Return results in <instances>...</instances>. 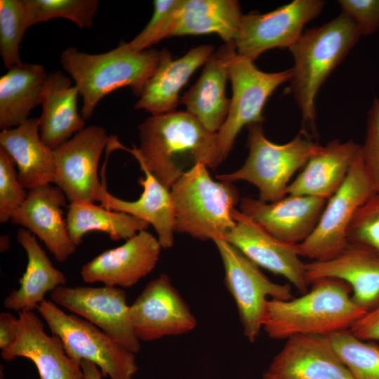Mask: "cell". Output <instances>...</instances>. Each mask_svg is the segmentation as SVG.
Wrapping results in <instances>:
<instances>
[{
  "label": "cell",
  "mask_w": 379,
  "mask_h": 379,
  "mask_svg": "<svg viewBox=\"0 0 379 379\" xmlns=\"http://www.w3.org/2000/svg\"><path fill=\"white\" fill-rule=\"evenodd\" d=\"M235 53L234 43L225 44L213 52L196 83L180 98L186 111L213 133L219 131L228 114L230 99L225 87L230 62Z\"/></svg>",
  "instance_id": "obj_23"
},
{
  "label": "cell",
  "mask_w": 379,
  "mask_h": 379,
  "mask_svg": "<svg viewBox=\"0 0 379 379\" xmlns=\"http://www.w3.org/2000/svg\"><path fill=\"white\" fill-rule=\"evenodd\" d=\"M51 300L88 321L135 354L139 352L140 341L134 333L123 289L63 286L51 293Z\"/></svg>",
  "instance_id": "obj_12"
},
{
  "label": "cell",
  "mask_w": 379,
  "mask_h": 379,
  "mask_svg": "<svg viewBox=\"0 0 379 379\" xmlns=\"http://www.w3.org/2000/svg\"><path fill=\"white\" fill-rule=\"evenodd\" d=\"M327 200L286 194L274 202L244 197L240 211L280 241L298 244L313 232Z\"/></svg>",
  "instance_id": "obj_17"
},
{
  "label": "cell",
  "mask_w": 379,
  "mask_h": 379,
  "mask_svg": "<svg viewBox=\"0 0 379 379\" xmlns=\"http://www.w3.org/2000/svg\"><path fill=\"white\" fill-rule=\"evenodd\" d=\"M29 27L24 0H0V55L7 69L22 62L20 44Z\"/></svg>",
  "instance_id": "obj_34"
},
{
  "label": "cell",
  "mask_w": 379,
  "mask_h": 379,
  "mask_svg": "<svg viewBox=\"0 0 379 379\" xmlns=\"http://www.w3.org/2000/svg\"><path fill=\"white\" fill-rule=\"evenodd\" d=\"M360 152L361 145L352 140H331L309 159L291 182L286 194L328 200L343 184Z\"/></svg>",
  "instance_id": "obj_25"
},
{
  "label": "cell",
  "mask_w": 379,
  "mask_h": 379,
  "mask_svg": "<svg viewBox=\"0 0 379 379\" xmlns=\"http://www.w3.org/2000/svg\"><path fill=\"white\" fill-rule=\"evenodd\" d=\"M81 366L84 372V379H102L103 375L100 369L93 362L83 360Z\"/></svg>",
  "instance_id": "obj_42"
},
{
  "label": "cell",
  "mask_w": 379,
  "mask_h": 379,
  "mask_svg": "<svg viewBox=\"0 0 379 379\" xmlns=\"http://www.w3.org/2000/svg\"><path fill=\"white\" fill-rule=\"evenodd\" d=\"M133 328L140 341L192 331L197 319L169 277L161 274L150 281L130 305Z\"/></svg>",
  "instance_id": "obj_14"
},
{
  "label": "cell",
  "mask_w": 379,
  "mask_h": 379,
  "mask_svg": "<svg viewBox=\"0 0 379 379\" xmlns=\"http://www.w3.org/2000/svg\"><path fill=\"white\" fill-rule=\"evenodd\" d=\"M357 338L366 341L379 340V305L356 321L349 329Z\"/></svg>",
  "instance_id": "obj_40"
},
{
  "label": "cell",
  "mask_w": 379,
  "mask_h": 379,
  "mask_svg": "<svg viewBox=\"0 0 379 379\" xmlns=\"http://www.w3.org/2000/svg\"><path fill=\"white\" fill-rule=\"evenodd\" d=\"M302 296L267 302L262 328L273 339L295 335L329 336L350 329L367 312L355 303L345 281L319 279Z\"/></svg>",
  "instance_id": "obj_2"
},
{
  "label": "cell",
  "mask_w": 379,
  "mask_h": 379,
  "mask_svg": "<svg viewBox=\"0 0 379 379\" xmlns=\"http://www.w3.org/2000/svg\"><path fill=\"white\" fill-rule=\"evenodd\" d=\"M360 36L353 20L341 13L330 22L304 32L289 48L294 60L291 89L302 122L313 134L317 133V95Z\"/></svg>",
  "instance_id": "obj_4"
},
{
  "label": "cell",
  "mask_w": 379,
  "mask_h": 379,
  "mask_svg": "<svg viewBox=\"0 0 379 379\" xmlns=\"http://www.w3.org/2000/svg\"><path fill=\"white\" fill-rule=\"evenodd\" d=\"M67 224L69 237L77 247L91 231L106 233L111 240L128 239L146 230L149 224L128 213L107 209L93 202L75 201L68 206Z\"/></svg>",
  "instance_id": "obj_31"
},
{
  "label": "cell",
  "mask_w": 379,
  "mask_h": 379,
  "mask_svg": "<svg viewBox=\"0 0 379 379\" xmlns=\"http://www.w3.org/2000/svg\"><path fill=\"white\" fill-rule=\"evenodd\" d=\"M309 285L322 278L346 282L357 305L368 312L379 305V257L360 246L348 244L335 257L305 263Z\"/></svg>",
  "instance_id": "obj_21"
},
{
  "label": "cell",
  "mask_w": 379,
  "mask_h": 379,
  "mask_svg": "<svg viewBox=\"0 0 379 379\" xmlns=\"http://www.w3.org/2000/svg\"><path fill=\"white\" fill-rule=\"evenodd\" d=\"M375 193L360 152L343 184L327 200L312 234L295 245L298 255L324 261L340 253L348 244L347 232L356 212Z\"/></svg>",
  "instance_id": "obj_8"
},
{
  "label": "cell",
  "mask_w": 379,
  "mask_h": 379,
  "mask_svg": "<svg viewBox=\"0 0 379 379\" xmlns=\"http://www.w3.org/2000/svg\"><path fill=\"white\" fill-rule=\"evenodd\" d=\"M244 14L235 0H178L161 35V41L185 35L218 34L234 43Z\"/></svg>",
  "instance_id": "obj_22"
},
{
  "label": "cell",
  "mask_w": 379,
  "mask_h": 379,
  "mask_svg": "<svg viewBox=\"0 0 379 379\" xmlns=\"http://www.w3.org/2000/svg\"><path fill=\"white\" fill-rule=\"evenodd\" d=\"M29 26L65 18L79 28L93 26L94 16L98 9V0H24Z\"/></svg>",
  "instance_id": "obj_33"
},
{
  "label": "cell",
  "mask_w": 379,
  "mask_h": 379,
  "mask_svg": "<svg viewBox=\"0 0 379 379\" xmlns=\"http://www.w3.org/2000/svg\"><path fill=\"white\" fill-rule=\"evenodd\" d=\"M361 157L366 173L379 192V100L375 98L368 112L367 130Z\"/></svg>",
  "instance_id": "obj_37"
},
{
  "label": "cell",
  "mask_w": 379,
  "mask_h": 379,
  "mask_svg": "<svg viewBox=\"0 0 379 379\" xmlns=\"http://www.w3.org/2000/svg\"><path fill=\"white\" fill-rule=\"evenodd\" d=\"M140 166L145 176L138 180L143 188L139 199L132 201L119 199L111 194L105 186L97 201L107 209L128 213L152 225L161 248H171L175 232L171 192L144 165Z\"/></svg>",
  "instance_id": "obj_26"
},
{
  "label": "cell",
  "mask_w": 379,
  "mask_h": 379,
  "mask_svg": "<svg viewBox=\"0 0 379 379\" xmlns=\"http://www.w3.org/2000/svg\"><path fill=\"white\" fill-rule=\"evenodd\" d=\"M291 69L265 72L253 61L235 53L229 65L232 96L228 114L217 132L223 160L232 149L237 136L244 126L262 124L264 106L273 92L290 81Z\"/></svg>",
  "instance_id": "obj_10"
},
{
  "label": "cell",
  "mask_w": 379,
  "mask_h": 379,
  "mask_svg": "<svg viewBox=\"0 0 379 379\" xmlns=\"http://www.w3.org/2000/svg\"><path fill=\"white\" fill-rule=\"evenodd\" d=\"M5 361L18 357L30 360L40 379H84L81 364L66 352L61 340L48 335L40 318L34 312H20L16 338L8 348L1 350Z\"/></svg>",
  "instance_id": "obj_18"
},
{
  "label": "cell",
  "mask_w": 379,
  "mask_h": 379,
  "mask_svg": "<svg viewBox=\"0 0 379 379\" xmlns=\"http://www.w3.org/2000/svg\"><path fill=\"white\" fill-rule=\"evenodd\" d=\"M79 95L77 87L61 71L48 74L39 119L41 138L53 150L84 128L85 121L78 112Z\"/></svg>",
  "instance_id": "obj_27"
},
{
  "label": "cell",
  "mask_w": 379,
  "mask_h": 379,
  "mask_svg": "<svg viewBox=\"0 0 379 379\" xmlns=\"http://www.w3.org/2000/svg\"><path fill=\"white\" fill-rule=\"evenodd\" d=\"M15 164L11 157L0 147V222L11 220L14 212L25 201L27 192L18 178Z\"/></svg>",
  "instance_id": "obj_36"
},
{
  "label": "cell",
  "mask_w": 379,
  "mask_h": 379,
  "mask_svg": "<svg viewBox=\"0 0 379 379\" xmlns=\"http://www.w3.org/2000/svg\"><path fill=\"white\" fill-rule=\"evenodd\" d=\"M0 147L15 161L19 181L25 190L53 184V150L41 138L39 118H29L18 126L2 130Z\"/></svg>",
  "instance_id": "obj_28"
},
{
  "label": "cell",
  "mask_w": 379,
  "mask_h": 379,
  "mask_svg": "<svg viewBox=\"0 0 379 379\" xmlns=\"http://www.w3.org/2000/svg\"><path fill=\"white\" fill-rule=\"evenodd\" d=\"M213 51L211 45H201L191 48L178 59H173L168 50L161 51L159 64L145 85L135 109H143L151 115L175 111L180 102L181 89L193 73L206 62Z\"/></svg>",
  "instance_id": "obj_24"
},
{
  "label": "cell",
  "mask_w": 379,
  "mask_h": 379,
  "mask_svg": "<svg viewBox=\"0 0 379 379\" xmlns=\"http://www.w3.org/2000/svg\"><path fill=\"white\" fill-rule=\"evenodd\" d=\"M354 379H379V345L361 340L349 329L329 335Z\"/></svg>",
  "instance_id": "obj_32"
},
{
  "label": "cell",
  "mask_w": 379,
  "mask_h": 379,
  "mask_svg": "<svg viewBox=\"0 0 379 379\" xmlns=\"http://www.w3.org/2000/svg\"><path fill=\"white\" fill-rule=\"evenodd\" d=\"M37 310L77 362L90 361L110 379H133L138 372L135 354L88 321L65 313L51 300H44Z\"/></svg>",
  "instance_id": "obj_7"
},
{
  "label": "cell",
  "mask_w": 379,
  "mask_h": 379,
  "mask_svg": "<svg viewBox=\"0 0 379 379\" xmlns=\"http://www.w3.org/2000/svg\"><path fill=\"white\" fill-rule=\"evenodd\" d=\"M248 156L238 170L216 175L220 181L244 180L259 190V199L277 201L286 195L293 175L302 168L321 145L315 143L309 133L301 131L291 141L277 144L268 140L262 124L248 126Z\"/></svg>",
  "instance_id": "obj_6"
},
{
  "label": "cell",
  "mask_w": 379,
  "mask_h": 379,
  "mask_svg": "<svg viewBox=\"0 0 379 379\" xmlns=\"http://www.w3.org/2000/svg\"><path fill=\"white\" fill-rule=\"evenodd\" d=\"M161 51H136L126 43L105 53L91 54L70 47L60 54L63 69L75 82L83 98L81 116L90 119L99 102L107 95L129 87L140 96L155 72Z\"/></svg>",
  "instance_id": "obj_3"
},
{
  "label": "cell",
  "mask_w": 379,
  "mask_h": 379,
  "mask_svg": "<svg viewBox=\"0 0 379 379\" xmlns=\"http://www.w3.org/2000/svg\"><path fill=\"white\" fill-rule=\"evenodd\" d=\"M18 318L9 312L0 314V349L9 347L16 338Z\"/></svg>",
  "instance_id": "obj_41"
},
{
  "label": "cell",
  "mask_w": 379,
  "mask_h": 379,
  "mask_svg": "<svg viewBox=\"0 0 379 379\" xmlns=\"http://www.w3.org/2000/svg\"><path fill=\"white\" fill-rule=\"evenodd\" d=\"M338 3L342 13L355 23L361 36L379 28V0H339Z\"/></svg>",
  "instance_id": "obj_39"
},
{
  "label": "cell",
  "mask_w": 379,
  "mask_h": 379,
  "mask_svg": "<svg viewBox=\"0 0 379 379\" xmlns=\"http://www.w3.org/2000/svg\"><path fill=\"white\" fill-rule=\"evenodd\" d=\"M110 137L103 127L89 126L53 150V184L65 193L70 203L97 201L106 186L99 180L98 163Z\"/></svg>",
  "instance_id": "obj_13"
},
{
  "label": "cell",
  "mask_w": 379,
  "mask_h": 379,
  "mask_svg": "<svg viewBox=\"0 0 379 379\" xmlns=\"http://www.w3.org/2000/svg\"><path fill=\"white\" fill-rule=\"evenodd\" d=\"M262 379H279V378L272 375V374H270L266 371L262 375Z\"/></svg>",
  "instance_id": "obj_44"
},
{
  "label": "cell",
  "mask_w": 379,
  "mask_h": 379,
  "mask_svg": "<svg viewBox=\"0 0 379 379\" xmlns=\"http://www.w3.org/2000/svg\"><path fill=\"white\" fill-rule=\"evenodd\" d=\"M48 74L43 65L21 62L0 77V128L10 129L29 119L41 105Z\"/></svg>",
  "instance_id": "obj_30"
},
{
  "label": "cell",
  "mask_w": 379,
  "mask_h": 379,
  "mask_svg": "<svg viewBox=\"0 0 379 379\" xmlns=\"http://www.w3.org/2000/svg\"><path fill=\"white\" fill-rule=\"evenodd\" d=\"M161 248L157 238L147 230L140 231L122 245L105 251L84 264L81 277L87 284L131 287L155 268Z\"/></svg>",
  "instance_id": "obj_16"
},
{
  "label": "cell",
  "mask_w": 379,
  "mask_h": 379,
  "mask_svg": "<svg viewBox=\"0 0 379 379\" xmlns=\"http://www.w3.org/2000/svg\"><path fill=\"white\" fill-rule=\"evenodd\" d=\"M140 147L126 150L169 190L187 171L202 163L217 168L222 158L217 133L187 111L151 115L138 127Z\"/></svg>",
  "instance_id": "obj_1"
},
{
  "label": "cell",
  "mask_w": 379,
  "mask_h": 379,
  "mask_svg": "<svg viewBox=\"0 0 379 379\" xmlns=\"http://www.w3.org/2000/svg\"><path fill=\"white\" fill-rule=\"evenodd\" d=\"M178 0H155L151 19L144 29L126 43L132 50L143 51L161 41V34Z\"/></svg>",
  "instance_id": "obj_38"
},
{
  "label": "cell",
  "mask_w": 379,
  "mask_h": 379,
  "mask_svg": "<svg viewBox=\"0 0 379 379\" xmlns=\"http://www.w3.org/2000/svg\"><path fill=\"white\" fill-rule=\"evenodd\" d=\"M267 371L279 379H354L329 336L322 335L287 338Z\"/></svg>",
  "instance_id": "obj_20"
},
{
  "label": "cell",
  "mask_w": 379,
  "mask_h": 379,
  "mask_svg": "<svg viewBox=\"0 0 379 379\" xmlns=\"http://www.w3.org/2000/svg\"><path fill=\"white\" fill-rule=\"evenodd\" d=\"M17 241L27 254V264L19 281V288L8 295L3 304L8 310L34 312L46 300V294L65 286L67 279L61 271L53 267L32 232L20 228Z\"/></svg>",
  "instance_id": "obj_29"
},
{
  "label": "cell",
  "mask_w": 379,
  "mask_h": 379,
  "mask_svg": "<svg viewBox=\"0 0 379 379\" xmlns=\"http://www.w3.org/2000/svg\"><path fill=\"white\" fill-rule=\"evenodd\" d=\"M171 190L175 232L201 241H214L224 239L234 226L238 190L232 182L213 180L205 164L194 165Z\"/></svg>",
  "instance_id": "obj_5"
},
{
  "label": "cell",
  "mask_w": 379,
  "mask_h": 379,
  "mask_svg": "<svg viewBox=\"0 0 379 379\" xmlns=\"http://www.w3.org/2000/svg\"><path fill=\"white\" fill-rule=\"evenodd\" d=\"M10 248V238L8 235L3 234L0 237V251L4 253Z\"/></svg>",
  "instance_id": "obj_43"
},
{
  "label": "cell",
  "mask_w": 379,
  "mask_h": 379,
  "mask_svg": "<svg viewBox=\"0 0 379 379\" xmlns=\"http://www.w3.org/2000/svg\"><path fill=\"white\" fill-rule=\"evenodd\" d=\"M324 4L322 0H294L267 13L244 15L234 41L237 53L254 61L266 51L290 48Z\"/></svg>",
  "instance_id": "obj_11"
},
{
  "label": "cell",
  "mask_w": 379,
  "mask_h": 379,
  "mask_svg": "<svg viewBox=\"0 0 379 379\" xmlns=\"http://www.w3.org/2000/svg\"><path fill=\"white\" fill-rule=\"evenodd\" d=\"M213 242L224 266L225 286L236 304L243 333L254 343L262 328L268 298H293L291 285L270 280L258 266L224 239Z\"/></svg>",
  "instance_id": "obj_9"
},
{
  "label": "cell",
  "mask_w": 379,
  "mask_h": 379,
  "mask_svg": "<svg viewBox=\"0 0 379 379\" xmlns=\"http://www.w3.org/2000/svg\"><path fill=\"white\" fill-rule=\"evenodd\" d=\"M67 197L56 185H44L27 191L23 204L13 214V224L22 226L44 243L55 258L66 261L76 251L63 218Z\"/></svg>",
  "instance_id": "obj_19"
},
{
  "label": "cell",
  "mask_w": 379,
  "mask_h": 379,
  "mask_svg": "<svg viewBox=\"0 0 379 379\" xmlns=\"http://www.w3.org/2000/svg\"><path fill=\"white\" fill-rule=\"evenodd\" d=\"M347 241L379 257V192L356 212L348 230Z\"/></svg>",
  "instance_id": "obj_35"
},
{
  "label": "cell",
  "mask_w": 379,
  "mask_h": 379,
  "mask_svg": "<svg viewBox=\"0 0 379 379\" xmlns=\"http://www.w3.org/2000/svg\"><path fill=\"white\" fill-rule=\"evenodd\" d=\"M233 217L235 225L224 239L257 266L284 277L302 294L307 292L305 263L300 260L295 244L279 240L237 209Z\"/></svg>",
  "instance_id": "obj_15"
}]
</instances>
